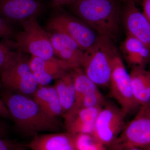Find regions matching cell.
Returning <instances> with one entry per match:
<instances>
[{"mask_svg":"<svg viewBox=\"0 0 150 150\" xmlns=\"http://www.w3.org/2000/svg\"><path fill=\"white\" fill-rule=\"evenodd\" d=\"M8 108L16 128L25 136L41 132L57 133L61 128L58 118L46 114L30 96L22 95L4 89L0 93Z\"/></svg>","mask_w":150,"mask_h":150,"instance_id":"6da1fadb","label":"cell"},{"mask_svg":"<svg viewBox=\"0 0 150 150\" xmlns=\"http://www.w3.org/2000/svg\"><path fill=\"white\" fill-rule=\"evenodd\" d=\"M121 0H77L70 6L75 16L112 41L120 33Z\"/></svg>","mask_w":150,"mask_h":150,"instance_id":"7a4b0ae2","label":"cell"},{"mask_svg":"<svg viewBox=\"0 0 150 150\" xmlns=\"http://www.w3.org/2000/svg\"><path fill=\"white\" fill-rule=\"evenodd\" d=\"M23 30L15 33L13 40H5V44L21 53H27L46 60L57 61L48 32L33 17L20 23Z\"/></svg>","mask_w":150,"mask_h":150,"instance_id":"3957f363","label":"cell"},{"mask_svg":"<svg viewBox=\"0 0 150 150\" xmlns=\"http://www.w3.org/2000/svg\"><path fill=\"white\" fill-rule=\"evenodd\" d=\"M113 41L101 36L93 46L85 51L81 67L98 86L109 85L113 62L118 55Z\"/></svg>","mask_w":150,"mask_h":150,"instance_id":"277c9868","label":"cell"},{"mask_svg":"<svg viewBox=\"0 0 150 150\" xmlns=\"http://www.w3.org/2000/svg\"><path fill=\"white\" fill-rule=\"evenodd\" d=\"M46 26L48 31H58L68 35L84 51L93 46L101 36L83 21L64 12L52 14Z\"/></svg>","mask_w":150,"mask_h":150,"instance_id":"5b68a950","label":"cell"},{"mask_svg":"<svg viewBox=\"0 0 150 150\" xmlns=\"http://www.w3.org/2000/svg\"><path fill=\"white\" fill-rule=\"evenodd\" d=\"M150 146V114L146 105L135 118L126 124L118 138L107 150H124L130 148L144 149Z\"/></svg>","mask_w":150,"mask_h":150,"instance_id":"8992f818","label":"cell"},{"mask_svg":"<svg viewBox=\"0 0 150 150\" xmlns=\"http://www.w3.org/2000/svg\"><path fill=\"white\" fill-rule=\"evenodd\" d=\"M29 59L24 55L13 65L0 71V80L4 89L32 97L38 85L30 70Z\"/></svg>","mask_w":150,"mask_h":150,"instance_id":"52a82bcc","label":"cell"},{"mask_svg":"<svg viewBox=\"0 0 150 150\" xmlns=\"http://www.w3.org/2000/svg\"><path fill=\"white\" fill-rule=\"evenodd\" d=\"M108 87L110 94L126 115L139 106L134 98L130 73L119 55L113 62Z\"/></svg>","mask_w":150,"mask_h":150,"instance_id":"ba28073f","label":"cell"},{"mask_svg":"<svg viewBox=\"0 0 150 150\" xmlns=\"http://www.w3.org/2000/svg\"><path fill=\"white\" fill-rule=\"evenodd\" d=\"M126 116L121 108L105 103L97 117L93 134L107 148L118 138L126 126Z\"/></svg>","mask_w":150,"mask_h":150,"instance_id":"9c48e42d","label":"cell"},{"mask_svg":"<svg viewBox=\"0 0 150 150\" xmlns=\"http://www.w3.org/2000/svg\"><path fill=\"white\" fill-rule=\"evenodd\" d=\"M121 18L127 35L141 41L150 51V22L132 1L124 2Z\"/></svg>","mask_w":150,"mask_h":150,"instance_id":"30bf717a","label":"cell"},{"mask_svg":"<svg viewBox=\"0 0 150 150\" xmlns=\"http://www.w3.org/2000/svg\"><path fill=\"white\" fill-rule=\"evenodd\" d=\"M54 56L64 63L69 70L81 67L85 51L63 33L48 31Z\"/></svg>","mask_w":150,"mask_h":150,"instance_id":"8fae6325","label":"cell"},{"mask_svg":"<svg viewBox=\"0 0 150 150\" xmlns=\"http://www.w3.org/2000/svg\"><path fill=\"white\" fill-rule=\"evenodd\" d=\"M43 9L37 0H0V16L11 24L37 17Z\"/></svg>","mask_w":150,"mask_h":150,"instance_id":"7c38bea8","label":"cell"},{"mask_svg":"<svg viewBox=\"0 0 150 150\" xmlns=\"http://www.w3.org/2000/svg\"><path fill=\"white\" fill-rule=\"evenodd\" d=\"M29 65L31 72L34 75L38 86H46L53 80H57L66 72L69 71L64 62L46 60L31 56Z\"/></svg>","mask_w":150,"mask_h":150,"instance_id":"4fadbf2b","label":"cell"},{"mask_svg":"<svg viewBox=\"0 0 150 150\" xmlns=\"http://www.w3.org/2000/svg\"><path fill=\"white\" fill-rule=\"evenodd\" d=\"M26 145L31 150H76L74 135L67 132L37 134Z\"/></svg>","mask_w":150,"mask_h":150,"instance_id":"5bb4252c","label":"cell"},{"mask_svg":"<svg viewBox=\"0 0 150 150\" xmlns=\"http://www.w3.org/2000/svg\"><path fill=\"white\" fill-rule=\"evenodd\" d=\"M102 107L82 108L78 110L65 121L67 132L72 135L93 134L97 117Z\"/></svg>","mask_w":150,"mask_h":150,"instance_id":"9a60e30c","label":"cell"},{"mask_svg":"<svg viewBox=\"0 0 150 150\" xmlns=\"http://www.w3.org/2000/svg\"><path fill=\"white\" fill-rule=\"evenodd\" d=\"M122 49L127 63L132 68H146L150 62V50L135 38L127 35L122 43Z\"/></svg>","mask_w":150,"mask_h":150,"instance_id":"2e32d148","label":"cell"},{"mask_svg":"<svg viewBox=\"0 0 150 150\" xmlns=\"http://www.w3.org/2000/svg\"><path fill=\"white\" fill-rule=\"evenodd\" d=\"M133 93L139 106L150 102V71L144 67H132L130 72Z\"/></svg>","mask_w":150,"mask_h":150,"instance_id":"e0dca14e","label":"cell"},{"mask_svg":"<svg viewBox=\"0 0 150 150\" xmlns=\"http://www.w3.org/2000/svg\"><path fill=\"white\" fill-rule=\"evenodd\" d=\"M32 97L46 114L55 118L62 115V106L54 86H38Z\"/></svg>","mask_w":150,"mask_h":150,"instance_id":"ac0fdd59","label":"cell"},{"mask_svg":"<svg viewBox=\"0 0 150 150\" xmlns=\"http://www.w3.org/2000/svg\"><path fill=\"white\" fill-rule=\"evenodd\" d=\"M54 86L59 97L64 118L72 110L76 100V91L70 71L56 80Z\"/></svg>","mask_w":150,"mask_h":150,"instance_id":"d6986e66","label":"cell"},{"mask_svg":"<svg viewBox=\"0 0 150 150\" xmlns=\"http://www.w3.org/2000/svg\"><path fill=\"white\" fill-rule=\"evenodd\" d=\"M70 72L72 77L76 91V100L73 110L83 97L98 91L99 89L98 86L86 74L81 67L70 70Z\"/></svg>","mask_w":150,"mask_h":150,"instance_id":"ffe728a7","label":"cell"},{"mask_svg":"<svg viewBox=\"0 0 150 150\" xmlns=\"http://www.w3.org/2000/svg\"><path fill=\"white\" fill-rule=\"evenodd\" d=\"M73 135L76 150H107V147L93 134Z\"/></svg>","mask_w":150,"mask_h":150,"instance_id":"44dd1931","label":"cell"},{"mask_svg":"<svg viewBox=\"0 0 150 150\" xmlns=\"http://www.w3.org/2000/svg\"><path fill=\"white\" fill-rule=\"evenodd\" d=\"M23 53L11 50L4 43H0V71L15 64L24 56Z\"/></svg>","mask_w":150,"mask_h":150,"instance_id":"7402d4cb","label":"cell"},{"mask_svg":"<svg viewBox=\"0 0 150 150\" xmlns=\"http://www.w3.org/2000/svg\"><path fill=\"white\" fill-rule=\"evenodd\" d=\"M15 33L11 24L0 16V38H4V40L10 39Z\"/></svg>","mask_w":150,"mask_h":150,"instance_id":"603a6c76","label":"cell"},{"mask_svg":"<svg viewBox=\"0 0 150 150\" xmlns=\"http://www.w3.org/2000/svg\"><path fill=\"white\" fill-rule=\"evenodd\" d=\"M18 145L12 141L5 139L0 137V150H14Z\"/></svg>","mask_w":150,"mask_h":150,"instance_id":"cb8c5ba5","label":"cell"},{"mask_svg":"<svg viewBox=\"0 0 150 150\" xmlns=\"http://www.w3.org/2000/svg\"><path fill=\"white\" fill-rule=\"evenodd\" d=\"M0 117L6 119H12L8 108L0 97Z\"/></svg>","mask_w":150,"mask_h":150,"instance_id":"d4e9b609","label":"cell"},{"mask_svg":"<svg viewBox=\"0 0 150 150\" xmlns=\"http://www.w3.org/2000/svg\"><path fill=\"white\" fill-rule=\"evenodd\" d=\"M142 2L143 11L145 16L150 22V0H141Z\"/></svg>","mask_w":150,"mask_h":150,"instance_id":"484cf974","label":"cell"},{"mask_svg":"<svg viewBox=\"0 0 150 150\" xmlns=\"http://www.w3.org/2000/svg\"><path fill=\"white\" fill-rule=\"evenodd\" d=\"M56 6H71L77 0H51Z\"/></svg>","mask_w":150,"mask_h":150,"instance_id":"4316f807","label":"cell"},{"mask_svg":"<svg viewBox=\"0 0 150 150\" xmlns=\"http://www.w3.org/2000/svg\"><path fill=\"white\" fill-rule=\"evenodd\" d=\"M27 148L26 145L19 144L14 150H27Z\"/></svg>","mask_w":150,"mask_h":150,"instance_id":"83f0119b","label":"cell"},{"mask_svg":"<svg viewBox=\"0 0 150 150\" xmlns=\"http://www.w3.org/2000/svg\"><path fill=\"white\" fill-rule=\"evenodd\" d=\"M124 150H144L143 149H140V148H130V149H126Z\"/></svg>","mask_w":150,"mask_h":150,"instance_id":"f1b7e54d","label":"cell"},{"mask_svg":"<svg viewBox=\"0 0 150 150\" xmlns=\"http://www.w3.org/2000/svg\"><path fill=\"white\" fill-rule=\"evenodd\" d=\"M146 106L148 110H149V112L150 114V102L149 104L146 105Z\"/></svg>","mask_w":150,"mask_h":150,"instance_id":"f546056e","label":"cell"},{"mask_svg":"<svg viewBox=\"0 0 150 150\" xmlns=\"http://www.w3.org/2000/svg\"><path fill=\"white\" fill-rule=\"evenodd\" d=\"M121 1L123 2H125L127 1H134V2H136L137 1H139V0H121Z\"/></svg>","mask_w":150,"mask_h":150,"instance_id":"4dcf8cb0","label":"cell"},{"mask_svg":"<svg viewBox=\"0 0 150 150\" xmlns=\"http://www.w3.org/2000/svg\"><path fill=\"white\" fill-rule=\"evenodd\" d=\"M3 126L2 127L1 126V124H0V132H3Z\"/></svg>","mask_w":150,"mask_h":150,"instance_id":"1f68e13d","label":"cell"},{"mask_svg":"<svg viewBox=\"0 0 150 150\" xmlns=\"http://www.w3.org/2000/svg\"><path fill=\"white\" fill-rule=\"evenodd\" d=\"M144 150H150V146L147 147L145 148V149H144Z\"/></svg>","mask_w":150,"mask_h":150,"instance_id":"d6a6232c","label":"cell"},{"mask_svg":"<svg viewBox=\"0 0 150 150\" xmlns=\"http://www.w3.org/2000/svg\"><path fill=\"white\" fill-rule=\"evenodd\" d=\"M2 87V84L1 83V80H0V90H1Z\"/></svg>","mask_w":150,"mask_h":150,"instance_id":"836d02e7","label":"cell"}]
</instances>
